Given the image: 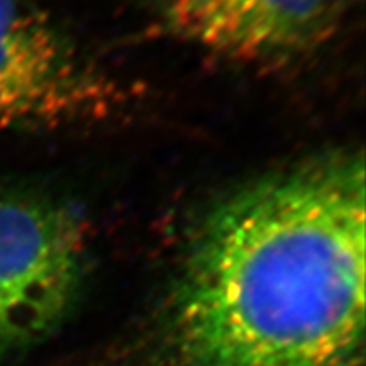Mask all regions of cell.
Segmentation results:
<instances>
[{
    "instance_id": "5",
    "label": "cell",
    "mask_w": 366,
    "mask_h": 366,
    "mask_svg": "<svg viewBox=\"0 0 366 366\" xmlns=\"http://www.w3.org/2000/svg\"><path fill=\"white\" fill-rule=\"evenodd\" d=\"M336 2H337V6L342 9V11H346V9L353 7L355 4H360L361 0H336Z\"/></svg>"
},
{
    "instance_id": "1",
    "label": "cell",
    "mask_w": 366,
    "mask_h": 366,
    "mask_svg": "<svg viewBox=\"0 0 366 366\" xmlns=\"http://www.w3.org/2000/svg\"><path fill=\"white\" fill-rule=\"evenodd\" d=\"M361 157L273 173L221 200L192 237L167 337L178 366H361Z\"/></svg>"
},
{
    "instance_id": "3",
    "label": "cell",
    "mask_w": 366,
    "mask_h": 366,
    "mask_svg": "<svg viewBox=\"0 0 366 366\" xmlns=\"http://www.w3.org/2000/svg\"><path fill=\"white\" fill-rule=\"evenodd\" d=\"M122 95L38 7L0 0V129L95 122L112 116Z\"/></svg>"
},
{
    "instance_id": "4",
    "label": "cell",
    "mask_w": 366,
    "mask_h": 366,
    "mask_svg": "<svg viewBox=\"0 0 366 366\" xmlns=\"http://www.w3.org/2000/svg\"><path fill=\"white\" fill-rule=\"evenodd\" d=\"M175 38L241 63H283L331 38L336 0H158Z\"/></svg>"
},
{
    "instance_id": "2",
    "label": "cell",
    "mask_w": 366,
    "mask_h": 366,
    "mask_svg": "<svg viewBox=\"0 0 366 366\" xmlns=\"http://www.w3.org/2000/svg\"><path fill=\"white\" fill-rule=\"evenodd\" d=\"M85 224L65 204L0 187V350L48 336L79 292Z\"/></svg>"
}]
</instances>
